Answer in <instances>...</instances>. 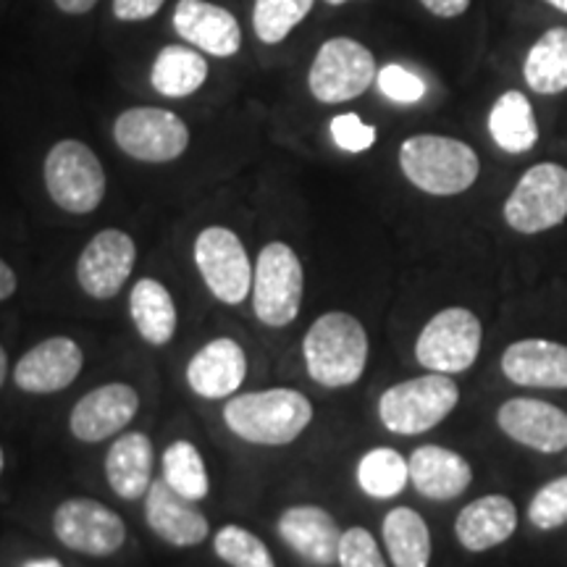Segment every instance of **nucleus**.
Instances as JSON below:
<instances>
[{"instance_id": "1", "label": "nucleus", "mask_w": 567, "mask_h": 567, "mask_svg": "<svg viewBox=\"0 0 567 567\" xmlns=\"http://www.w3.org/2000/svg\"><path fill=\"white\" fill-rule=\"evenodd\" d=\"M313 421V405L297 389H264L229 396L224 423L234 436L260 446H284L302 436Z\"/></svg>"}, {"instance_id": "2", "label": "nucleus", "mask_w": 567, "mask_h": 567, "mask_svg": "<svg viewBox=\"0 0 567 567\" xmlns=\"http://www.w3.org/2000/svg\"><path fill=\"white\" fill-rule=\"evenodd\" d=\"M365 326L350 313L334 310L316 318L302 339V358L308 375L326 389L358 384L368 365Z\"/></svg>"}, {"instance_id": "3", "label": "nucleus", "mask_w": 567, "mask_h": 567, "mask_svg": "<svg viewBox=\"0 0 567 567\" xmlns=\"http://www.w3.org/2000/svg\"><path fill=\"white\" fill-rule=\"evenodd\" d=\"M400 168L413 187L436 197L465 193L481 174L476 151L463 140L442 134H415L402 142Z\"/></svg>"}, {"instance_id": "4", "label": "nucleus", "mask_w": 567, "mask_h": 567, "mask_svg": "<svg viewBox=\"0 0 567 567\" xmlns=\"http://www.w3.org/2000/svg\"><path fill=\"white\" fill-rule=\"evenodd\" d=\"M460 402V389L446 373L429 371L417 379L389 386L379 400V417L386 431L417 436L444 421Z\"/></svg>"}, {"instance_id": "5", "label": "nucleus", "mask_w": 567, "mask_h": 567, "mask_svg": "<svg viewBox=\"0 0 567 567\" xmlns=\"http://www.w3.org/2000/svg\"><path fill=\"white\" fill-rule=\"evenodd\" d=\"M252 310L268 329H284L300 316L305 271L289 245L271 243L260 250L252 271Z\"/></svg>"}, {"instance_id": "6", "label": "nucleus", "mask_w": 567, "mask_h": 567, "mask_svg": "<svg viewBox=\"0 0 567 567\" xmlns=\"http://www.w3.org/2000/svg\"><path fill=\"white\" fill-rule=\"evenodd\" d=\"M45 187L61 210L76 216L97 210L105 197L103 163L80 140L55 142L45 158Z\"/></svg>"}, {"instance_id": "7", "label": "nucleus", "mask_w": 567, "mask_h": 567, "mask_svg": "<svg viewBox=\"0 0 567 567\" xmlns=\"http://www.w3.org/2000/svg\"><path fill=\"white\" fill-rule=\"evenodd\" d=\"M509 229L517 234H542L567 218V168L559 163H536L515 184L505 210Z\"/></svg>"}, {"instance_id": "8", "label": "nucleus", "mask_w": 567, "mask_h": 567, "mask_svg": "<svg viewBox=\"0 0 567 567\" xmlns=\"http://www.w3.org/2000/svg\"><path fill=\"white\" fill-rule=\"evenodd\" d=\"M484 329L467 308H446L423 326L415 342V358L425 371L455 375L476 363Z\"/></svg>"}, {"instance_id": "9", "label": "nucleus", "mask_w": 567, "mask_h": 567, "mask_svg": "<svg viewBox=\"0 0 567 567\" xmlns=\"http://www.w3.org/2000/svg\"><path fill=\"white\" fill-rule=\"evenodd\" d=\"M195 266L218 302L239 305L250 297L255 266L243 239L226 226H208L197 234Z\"/></svg>"}, {"instance_id": "10", "label": "nucleus", "mask_w": 567, "mask_h": 567, "mask_svg": "<svg viewBox=\"0 0 567 567\" xmlns=\"http://www.w3.org/2000/svg\"><path fill=\"white\" fill-rule=\"evenodd\" d=\"M375 80V59L363 42L352 38H331L316 53L308 84L316 101L347 103L360 97Z\"/></svg>"}, {"instance_id": "11", "label": "nucleus", "mask_w": 567, "mask_h": 567, "mask_svg": "<svg viewBox=\"0 0 567 567\" xmlns=\"http://www.w3.org/2000/svg\"><path fill=\"white\" fill-rule=\"evenodd\" d=\"M53 534L63 547L90 557H111L124 547L126 523L109 505L87 496L61 502L53 513Z\"/></svg>"}, {"instance_id": "12", "label": "nucleus", "mask_w": 567, "mask_h": 567, "mask_svg": "<svg viewBox=\"0 0 567 567\" xmlns=\"http://www.w3.org/2000/svg\"><path fill=\"white\" fill-rule=\"evenodd\" d=\"M113 140L134 161L172 163L189 145V130L166 109H130L113 124Z\"/></svg>"}, {"instance_id": "13", "label": "nucleus", "mask_w": 567, "mask_h": 567, "mask_svg": "<svg viewBox=\"0 0 567 567\" xmlns=\"http://www.w3.org/2000/svg\"><path fill=\"white\" fill-rule=\"evenodd\" d=\"M137 260V245L122 229H103L84 245L76 260V281L84 295L95 300H111L124 289Z\"/></svg>"}, {"instance_id": "14", "label": "nucleus", "mask_w": 567, "mask_h": 567, "mask_svg": "<svg viewBox=\"0 0 567 567\" xmlns=\"http://www.w3.org/2000/svg\"><path fill=\"white\" fill-rule=\"evenodd\" d=\"M84 365L82 347L71 337H51L34 344L13 368V384L27 394L63 392L80 379Z\"/></svg>"}, {"instance_id": "15", "label": "nucleus", "mask_w": 567, "mask_h": 567, "mask_svg": "<svg viewBox=\"0 0 567 567\" xmlns=\"http://www.w3.org/2000/svg\"><path fill=\"white\" fill-rule=\"evenodd\" d=\"M140 410L137 389L122 381L92 389L76 402L69 415L71 436L84 444H97L116 436Z\"/></svg>"}, {"instance_id": "16", "label": "nucleus", "mask_w": 567, "mask_h": 567, "mask_svg": "<svg viewBox=\"0 0 567 567\" xmlns=\"http://www.w3.org/2000/svg\"><path fill=\"white\" fill-rule=\"evenodd\" d=\"M496 423L513 442L555 455L567 446V413L544 400L517 396L507 400L496 413Z\"/></svg>"}, {"instance_id": "17", "label": "nucleus", "mask_w": 567, "mask_h": 567, "mask_svg": "<svg viewBox=\"0 0 567 567\" xmlns=\"http://www.w3.org/2000/svg\"><path fill=\"white\" fill-rule=\"evenodd\" d=\"M247 379V354L229 337L210 339L187 363V386L203 400H229Z\"/></svg>"}, {"instance_id": "18", "label": "nucleus", "mask_w": 567, "mask_h": 567, "mask_svg": "<svg viewBox=\"0 0 567 567\" xmlns=\"http://www.w3.org/2000/svg\"><path fill=\"white\" fill-rule=\"evenodd\" d=\"M145 520L155 536L172 547H197L208 538V517L184 499L166 481H153L145 494Z\"/></svg>"}, {"instance_id": "19", "label": "nucleus", "mask_w": 567, "mask_h": 567, "mask_svg": "<svg viewBox=\"0 0 567 567\" xmlns=\"http://www.w3.org/2000/svg\"><path fill=\"white\" fill-rule=\"evenodd\" d=\"M279 536L289 549L318 567H329L339 557L342 528L329 509L318 505L287 507L279 517Z\"/></svg>"}, {"instance_id": "20", "label": "nucleus", "mask_w": 567, "mask_h": 567, "mask_svg": "<svg viewBox=\"0 0 567 567\" xmlns=\"http://www.w3.org/2000/svg\"><path fill=\"white\" fill-rule=\"evenodd\" d=\"M174 30L182 40L218 59H229L243 45V32L234 13L205 0H179L174 11Z\"/></svg>"}, {"instance_id": "21", "label": "nucleus", "mask_w": 567, "mask_h": 567, "mask_svg": "<svg viewBox=\"0 0 567 567\" xmlns=\"http://www.w3.org/2000/svg\"><path fill=\"white\" fill-rule=\"evenodd\" d=\"M502 373L517 386L567 389V347L549 339H520L502 354Z\"/></svg>"}, {"instance_id": "22", "label": "nucleus", "mask_w": 567, "mask_h": 567, "mask_svg": "<svg viewBox=\"0 0 567 567\" xmlns=\"http://www.w3.org/2000/svg\"><path fill=\"white\" fill-rule=\"evenodd\" d=\"M410 481L425 499L450 502L471 486L473 467L463 455L439 444H423L410 455Z\"/></svg>"}, {"instance_id": "23", "label": "nucleus", "mask_w": 567, "mask_h": 567, "mask_svg": "<svg viewBox=\"0 0 567 567\" xmlns=\"http://www.w3.org/2000/svg\"><path fill=\"white\" fill-rule=\"evenodd\" d=\"M517 528V507L505 494H486L460 509L455 536L467 551H488L505 544Z\"/></svg>"}, {"instance_id": "24", "label": "nucleus", "mask_w": 567, "mask_h": 567, "mask_svg": "<svg viewBox=\"0 0 567 567\" xmlns=\"http://www.w3.org/2000/svg\"><path fill=\"white\" fill-rule=\"evenodd\" d=\"M153 463L155 450L151 436L142 431L118 436L105 455V478H109L113 494L126 502L145 496L153 484Z\"/></svg>"}, {"instance_id": "25", "label": "nucleus", "mask_w": 567, "mask_h": 567, "mask_svg": "<svg viewBox=\"0 0 567 567\" xmlns=\"http://www.w3.org/2000/svg\"><path fill=\"white\" fill-rule=\"evenodd\" d=\"M130 316L137 334L153 347H166L176 334V302L158 279H140L130 292Z\"/></svg>"}, {"instance_id": "26", "label": "nucleus", "mask_w": 567, "mask_h": 567, "mask_svg": "<svg viewBox=\"0 0 567 567\" xmlns=\"http://www.w3.org/2000/svg\"><path fill=\"white\" fill-rule=\"evenodd\" d=\"M488 134L509 155L534 151L538 142V122L534 105L520 90H507L505 95L496 97L492 113H488Z\"/></svg>"}, {"instance_id": "27", "label": "nucleus", "mask_w": 567, "mask_h": 567, "mask_svg": "<svg viewBox=\"0 0 567 567\" xmlns=\"http://www.w3.org/2000/svg\"><path fill=\"white\" fill-rule=\"evenodd\" d=\"M523 76L538 95H559L567 90V27H551L530 45Z\"/></svg>"}, {"instance_id": "28", "label": "nucleus", "mask_w": 567, "mask_h": 567, "mask_svg": "<svg viewBox=\"0 0 567 567\" xmlns=\"http://www.w3.org/2000/svg\"><path fill=\"white\" fill-rule=\"evenodd\" d=\"M384 544L394 567H429L431 534L415 509L394 507L384 517Z\"/></svg>"}, {"instance_id": "29", "label": "nucleus", "mask_w": 567, "mask_h": 567, "mask_svg": "<svg viewBox=\"0 0 567 567\" xmlns=\"http://www.w3.org/2000/svg\"><path fill=\"white\" fill-rule=\"evenodd\" d=\"M208 80V63L193 48L168 45L153 63L151 82L166 97H187Z\"/></svg>"}, {"instance_id": "30", "label": "nucleus", "mask_w": 567, "mask_h": 567, "mask_svg": "<svg viewBox=\"0 0 567 567\" xmlns=\"http://www.w3.org/2000/svg\"><path fill=\"white\" fill-rule=\"evenodd\" d=\"M410 481L408 460L389 446H375L358 463V484L373 499H392Z\"/></svg>"}, {"instance_id": "31", "label": "nucleus", "mask_w": 567, "mask_h": 567, "mask_svg": "<svg viewBox=\"0 0 567 567\" xmlns=\"http://www.w3.org/2000/svg\"><path fill=\"white\" fill-rule=\"evenodd\" d=\"M163 481L184 499L203 502L210 494V478L205 460L193 442H174L163 452Z\"/></svg>"}, {"instance_id": "32", "label": "nucleus", "mask_w": 567, "mask_h": 567, "mask_svg": "<svg viewBox=\"0 0 567 567\" xmlns=\"http://www.w3.org/2000/svg\"><path fill=\"white\" fill-rule=\"evenodd\" d=\"M313 3L316 0H255V34L266 45L287 40V34L313 11Z\"/></svg>"}, {"instance_id": "33", "label": "nucleus", "mask_w": 567, "mask_h": 567, "mask_svg": "<svg viewBox=\"0 0 567 567\" xmlns=\"http://www.w3.org/2000/svg\"><path fill=\"white\" fill-rule=\"evenodd\" d=\"M213 549L231 567H276L266 544L243 526H224L213 538Z\"/></svg>"}, {"instance_id": "34", "label": "nucleus", "mask_w": 567, "mask_h": 567, "mask_svg": "<svg viewBox=\"0 0 567 567\" xmlns=\"http://www.w3.org/2000/svg\"><path fill=\"white\" fill-rule=\"evenodd\" d=\"M528 520L538 530H555L567 523V476L538 488L528 507Z\"/></svg>"}, {"instance_id": "35", "label": "nucleus", "mask_w": 567, "mask_h": 567, "mask_svg": "<svg viewBox=\"0 0 567 567\" xmlns=\"http://www.w3.org/2000/svg\"><path fill=\"white\" fill-rule=\"evenodd\" d=\"M375 84H379L381 95L402 105H413L423 101L425 95V82L413 71L400 66V63H389V66L381 69L375 74Z\"/></svg>"}, {"instance_id": "36", "label": "nucleus", "mask_w": 567, "mask_h": 567, "mask_svg": "<svg viewBox=\"0 0 567 567\" xmlns=\"http://www.w3.org/2000/svg\"><path fill=\"white\" fill-rule=\"evenodd\" d=\"M337 563L342 567H386L384 557H381L379 551V544H375V538L371 536V530L360 526L342 530Z\"/></svg>"}, {"instance_id": "37", "label": "nucleus", "mask_w": 567, "mask_h": 567, "mask_svg": "<svg viewBox=\"0 0 567 567\" xmlns=\"http://www.w3.org/2000/svg\"><path fill=\"white\" fill-rule=\"evenodd\" d=\"M331 137L344 153H365L375 142V126L365 124L358 113H339L329 124Z\"/></svg>"}, {"instance_id": "38", "label": "nucleus", "mask_w": 567, "mask_h": 567, "mask_svg": "<svg viewBox=\"0 0 567 567\" xmlns=\"http://www.w3.org/2000/svg\"><path fill=\"white\" fill-rule=\"evenodd\" d=\"M166 0H113V13L122 21L151 19L163 9Z\"/></svg>"}, {"instance_id": "39", "label": "nucleus", "mask_w": 567, "mask_h": 567, "mask_svg": "<svg viewBox=\"0 0 567 567\" xmlns=\"http://www.w3.org/2000/svg\"><path fill=\"white\" fill-rule=\"evenodd\" d=\"M421 3L439 19H457L471 9V0H421Z\"/></svg>"}, {"instance_id": "40", "label": "nucleus", "mask_w": 567, "mask_h": 567, "mask_svg": "<svg viewBox=\"0 0 567 567\" xmlns=\"http://www.w3.org/2000/svg\"><path fill=\"white\" fill-rule=\"evenodd\" d=\"M17 287H19L17 274H13V268L0 258V302L9 300V297L17 292Z\"/></svg>"}, {"instance_id": "41", "label": "nucleus", "mask_w": 567, "mask_h": 567, "mask_svg": "<svg viewBox=\"0 0 567 567\" xmlns=\"http://www.w3.org/2000/svg\"><path fill=\"white\" fill-rule=\"evenodd\" d=\"M95 3H97V0H55V6H59L63 13H74V17H80V13H87Z\"/></svg>"}, {"instance_id": "42", "label": "nucleus", "mask_w": 567, "mask_h": 567, "mask_svg": "<svg viewBox=\"0 0 567 567\" xmlns=\"http://www.w3.org/2000/svg\"><path fill=\"white\" fill-rule=\"evenodd\" d=\"M6 375H9V352L0 344V386L6 384Z\"/></svg>"}, {"instance_id": "43", "label": "nucleus", "mask_w": 567, "mask_h": 567, "mask_svg": "<svg viewBox=\"0 0 567 567\" xmlns=\"http://www.w3.org/2000/svg\"><path fill=\"white\" fill-rule=\"evenodd\" d=\"M27 567H63L59 559H53V557H45V559H34V563H30Z\"/></svg>"}, {"instance_id": "44", "label": "nucleus", "mask_w": 567, "mask_h": 567, "mask_svg": "<svg viewBox=\"0 0 567 567\" xmlns=\"http://www.w3.org/2000/svg\"><path fill=\"white\" fill-rule=\"evenodd\" d=\"M547 3L551 6V9H557V11L567 13V0H547Z\"/></svg>"}, {"instance_id": "45", "label": "nucleus", "mask_w": 567, "mask_h": 567, "mask_svg": "<svg viewBox=\"0 0 567 567\" xmlns=\"http://www.w3.org/2000/svg\"><path fill=\"white\" fill-rule=\"evenodd\" d=\"M3 467H6V455H3V446H0V473H3Z\"/></svg>"}, {"instance_id": "46", "label": "nucleus", "mask_w": 567, "mask_h": 567, "mask_svg": "<svg viewBox=\"0 0 567 567\" xmlns=\"http://www.w3.org/2000/svg\"><path fill=\"white\" fill-rule=\"evenodd\" d=\"M326 3H329V6H342V3H347V0H326Z\"/></svg>"}]
</instances>
